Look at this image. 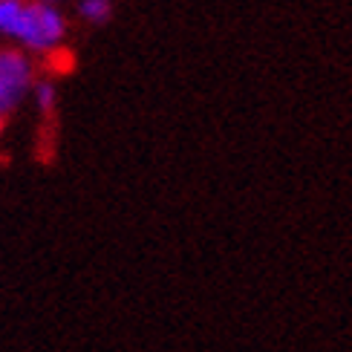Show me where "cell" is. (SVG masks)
Here are the masks:
<instances>
[{"mask_svg":"<svg viewBox=\"0 0 352 352\" xmlns=\"http://www.w3.org/2000/svg\"><path fill=\"white\" fill-rule=\"evenodd\" d=\"M67 38V18L61 6H50L41 0H26L21 21L14 26V47L21 52L32 55H52L61 50V43Z\"/></svg>","mask_w":352,"mask_h":352,"instance_id":"cell-1","label":"cell"},{"mask_svg":"<svg viewBox=\"0 0 352 352\" xmlns=\"http://www.w3.org/2000/svg\"><path fill=\"white\" fill-rule=\"evenodd\" d=\"M35 64L18 47H0V119L18 110L32 93Z\"/></svg>","mask_w":352,"mask_h":352,"instance_id":"cell-2","label":"cell"},{"mask_svg":"<svg viewBox=\"0 0 352 352\" xmlns=\"http://www.w3.org/2000/svg\"><path fill=\"white\" fill-rule=\"evenodd\" d=\"M29 98H32V104H35L38 113L50 116L55 110V104H58V90H55V84L50 78H35Z\"/></svg>","mask_w":352,"mask_h":352,"instance_id":"cell-3","label":"cell"},{"mask_svg":"<svg viewBox=\"0 0 352 352\" xmlns=\"http://www.w3.org/2000/svg\"><path fill=\"white\" fill-rule=\"evenodd\" d=\"M26 0H0V38H9L14 35V26L21 21V12H23Z\"/></svg>","mask_w":352,"mask_h":352,"instance_id":"cell-4","label":"cell"},{"mask_svg":"<svg viewBox=\"0 0 352 352\" xmlns=\"http://www.w3.org/2000/svg\"><path fill=\"white\" fill-rule=\"evenodd\" d=\"M78 14L87 23H104V21H110L113 6H110V0H81Z\"/></svg>","mask_w":352,"mask_h":352,"instance_id":"cell-5","label":"cell"},{"mask_svg":"<svg viewBox=\"0 0 352 352\" xmlns=\"http://www.w3.org/2000/svg\"><path fill=\"white\" fill-rule=\"evenodd\" d=\"M41 3H50V6H61L64 0H41Z\"/></svg>","mask_w":352,"mask_h":352,"instance_id":"cell-6","label":"cell"},{"mask_svg":"<svg viewBox=\"0 0 352 352\" xmlns=\"http://www.w3.org/2000/svg\"><path fill=\"white\" fill-rule=\"evenodd\" d=\"M0 127H3V119H0Z\"/></svg>","mask_w":352,"mask_h":352,"instance_id":"cell-7","label":"cell"}]
</instances>
